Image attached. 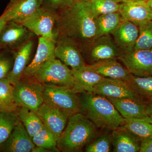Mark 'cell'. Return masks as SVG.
<instances>
[{
	"instance_id": "cell-1",
	"label": "cell",
	"mask_w": 152,
	"mask_h": 152,
	"mask_svg": "<svg viewBox=\"0 0 152 152\" xmlns=\"http://www.w3.org/2000/svg\"><path fill=\"white\" fill-rule=\"evenodd\" d=\"M55 32L73 40L80 48L96 37L95 18L90 1L78 2L57 15Z\"/></svg>"
},
{
	"instance_id": "cell-2",
	"label": "cell",
	"mask_w": 152,
	"mask_h": 152,
	"mask_svg": "<svg viewBox=\"0 0 152 152\" xmlns=\"http://www.w3.org/2000/svg\"><path fill=\"white\" fill-rule=\"evenodd\" d=\"M79 94L81 113L97 128L113 131L124 124L125 118L107 98L92 92Z\"/></svg>"
},
{
	"instance_id": "cell-3",
	"label": "cell",
	"mask_w": 152,
	"mask_h": 152,
	"mask_svg": "<svg viewBox=\"0 0 152 152\" xmlns=\"http://www.w3.org/2000/svg\"><path fill=\"white\" fill-rule=\"evenodd\" d=\"M97 128L81 113L69 117L66 126L58 141L59 151H82L97 137Z\"/></svg>"
},
{
	"instance_id": "cell-4",
	"label": "cell",
	"mask_w": 152,
	"mask_h": 152,
	"mask_svg": "<svg viewBox=\"0 0 152 152\" xmlns=\"http://www.w3.org/2000/svg\"><path fill=\"white\" fill-rule=\"evenodd\" d=\"M80 48L85 63L88 65L107 60H118L123 53L111 34L96 38Z\"/></svg>"
},
{
	"instance_id": "cell-5",
	"label": "cell",
	"mask_w": 152,
	"mask_h": 152,
	"mask_svg": "<svg viewBox=\"0 0 152 152\" xmlns=\"http://www.w3.org/2000/svg\"><path fill=\"white\" fill-rule=\"evenodd\" d=\"M33 78L44 86H64L72 88L75 84L73 71L58 59L46 63Z\"/></svg>"
},
{
	"instance_id": "cell-6",
	"label": "cell",
	"mask_w": 152,
	"mask_h": 152,
	"mask_svg": "<svg viewBox=\"0 0 152 152\" xmlns=\"http://www.w3.org/2000/svg\"><path fill=\"white\" fill-rule=\"evenodd\" d=\"M43 100L45 103L60 109L70 116L81 113L78 96L68 87L44 86Z\"/></svg>"
},
{
	"instance_id": "cell-7",
	"label": "cell",
	"mask_w": 152,
	"mask_h": 152,
	"mask_svg": "<svg viewBox=\"0 0 152 152\" xmlns=\"http://www.w3.org/2000/svg\"><path fill=\"white\" fill-rule=\"evenodd\" d=\"M56 17V15L41 7L21 24L35 36L56 41L55 26Z\"/></svg>"
},
{
	"instance_id": "cell-8",
	"label": "cell",
	"mask_w": 152,
	"mask_h": 152,
	"mask_svg": "<svg viewBox=\"0 0 152 152\" xmlns=\"http://www.w3.org/2000/svg\"><path fill=\"white\" fill-rule=\"evenodd\" d=\"M44 85L37 81L20 80L15 86L14 96L18 107L24 106L37 112L44 103Z\"/></svg>"
},
{
	"instance_id": "cell-9",
	"label": "cell",
	"mask_w": 152,
	"mask_h": 152,
	"mask_svg": "<svg viewBox=\"0 0 152 152\" xmlns=\"http://www.w3.org/2000/svg\"><path fill=\"white\" fill-rule=\"evenodd\" d=\"M118 60L133 75L152 77V49L133 50L129 53H123Z\"/></svg>"
},
{
	"instance_id": "cell-10",
	"label": "cell",
	"mask_w": 152,
	"mask_h": 152,
	"mask_svg": "<svg viewBox=\"0 0 152 152\" xmlns=\"http://www.w3.org/2000/svg\"><path fill=\"white\" fill-rule=\"evenodd\" d=\"M55 53L56 58L70 67L72 70L78 69L86 64L78 45L66 37L57 36Z\"/></svg>"
},
{
	"instance_id": "cell-11",
	"label": "cell",
	"mask_w": 152,
	"mask_h": 152,
	"mask_svg": "<svg viewBox=\"0 0 152 152\" xmlns=\"http://www.w3.org/2000/svg\"><path fill=\"white\" fill-rule=\"evenodd\" d=\"M35 37L22 24L8 22L0 34V50H15Z\"/></svg>"
},
{
	"instance_id": "cell-12",
	"label": "cell",
	"mask_w": 152,
	"mask_h": 152,
	"mask_svg": "<svg viewBox=\"0 0 152 152\" xmlns=\"http://www.w3.org/2000/svg\"><path fill=\"white\" fill-rule=\"evenodd\" d=\"M56 41L44 37H38L37 48L34 58L25 69L23 75L33 78L46 63L56 58Z\"/></svg>"
},
{
	"instance_id": "cell-13",
	"label": "cell",
	"mask_w": 152,
	"mask_h": 152,
	"mask_svg": "<svg viewBox=\"0 0 152 152\" xmlns=\"http://www.w3.org/2000/svg\"><path fill=\"white\" fill-rule=\"evenodd\" d=\"M36 112L44 126L59 139L66 126L70 116L60 109L45 103Z\"/></svg>"
},
{
	"instance_id": "cell-14",
	"label": "cell",
	"mask_w": 152,
	"mask_h": 152,
	"mask_svg": "<svg viewBox=\"0 0 152 152\" xmlns=\"http://www.w3.org/2000/svg\"><path fill=\"white\" fill-rule=\"evenodd\" d=\"M118 12L123 20L132 22L137 26L152 20V10L147 1L126 0L119 4Z\"/></svg>"
},
{
	"instance_id": "cell-15",
	"label": "cell",
	"mask_w": 152,
	"mask_h": 152,
	"mask_svg": "<svg viewBox=\"0 0 152 152\" xmlns=\"http://www.w3.org/2000/svg\"><path fill=\"white\" fill-rule=\"evenodd\" d=\"M91 92L107 98H131L143 101L126 82L109 78L94 87Z\"/></svg>"
},
{
	"instance_id": "cell-16",
	"label": "cell",
	"mask_w": 152,
	"mask_h": 152,
	"mask_svg": "<svg viewBox=\"0 0 152 152\" xmlns=\"http://www.w3.org/2000/svg\"><path fill=\"white\" fill-rule=\"evenodd\" d=\"M42 0H16L10 2L2 16L7 22L21 24L42 7Z\"/></svg>"
},
{
	"instance_id": "cell-17",
	"label": "cell",
	"mask_w": 152,
	"mask_h": 152,
	"mask_svg": "<svg viewBox=\"0 0 152 152\" xmlns=\"http://www.w3.org/2000/svg\"><path fill=\"white\" fill-rule=\"evenodd\" d=\"M35 146L31 138L19 119L7 140L0 146L6 152H29Z\"/></svg>"
},
{
	"instance_id": "cell-18",
	"label": "cell",
	"mask_w": 152,
	"mask_h": 152,
	"mask_svg": "<svg viewBox=\"0 0 152 152\" xmlns=\"http://www.w3.org/2000/svg\"><path fill=\"white\" fill-rule=\"evenodd\" d=\"M139 32L137 26L132 22L123 20L111 35L123 53L134 50Z\"/></svg>"
},
{
	"instance_id": "cell-19",
	"label": "cell",
	"mask_w": 152,
	"mask_h": 152,
	"mask_svg": "<svg viewBox=\"0 0 152 152\" xmlns=\"http://www.w3.org/2000/svg\"><path fill=\"white\" fill-rule=\"evenodd\" d=\"M73 73L75 84L72 90L76 94L91 92L94 87L106 79L92 70L87 64L78 69L73 71Z\"/></svg>"
},
{
	"instance_id": "cell-20",
	"label": "cell",
	"mask_w": 152,
	"mask_h": 152,
	"mask_svg": "<svg viewBox=\"0 0 152 152\" xmlns=\"http://www.w3.org/2000/svg\"><path fill=\"white\" fill-rule=\"evenodd\" d=\"M111 140L113 151L139 152L141 140L122 126L112 131Z\"/></svg>"
},
{
	"instance_id": "cell-21",
	"label": "cell",
	"mask_w": 152,
	"mask_h": 152,
	"mask_svg": "<svg viewBox=\"0 0 152 152\" xmlns=\"http://www.w3.org/2000/svg\"><path fill=\"white\" fill-rule=\"evenodd\" d=\"M34 38L28 41L15 51V61L12 69L7 78L11 83L15 86L21 80L24 72L29 61L34 46Z\"/></svg>"
},
{
	"instance_id": "cell-22",
	"label": "cell",
	"mask_w": 152,
	"mask_h": 152,
	"mask_svg": "<svg viewBox=\"0 0 152 152\" xmlns=\"http://www.w3.org/2000/svg\"><path fill=\"white\" fill-rule=\"evenodd\" d=\"M107 98L125 119L148 116L147 103L144 101L131 98Z\"/></svg>"
},
{
	"instance_id": "cell-23",
	"label": "cell",
	"mask_w": 152,
	"mask_h": 152,
	"mask_svg": "<svg viewBox=\"0 0 152 152\" xmlns=\"http://www.w3.org/2000/svg\"><path fill=\"white\" fill-rule=\"evenodd\" d=\"M88 66L92 70L106 78L127 82L132 75L116 59L107 60Z\"/></svg>"
},
{
	"instance_id": "cell-24",
	"label": "cell",
	"mask_w": 152,
	"mask_h": 152,
	"mask_svg": "<svg viewBox=\"0 0 152 152\" xmlns=\"http://www.w3.org/2000/svg\"><path fill=\"white\" fill-rule=\"evenodd\" d=\"M121 126L138 137L141 140L152 137V118L148 116L125 119Z\"/></svg>"
},
{
	"instance_id": "cell-25",
	"label": "cell",
	"mask_w": 152,
	"mask_h": 152,
	"mask_svg": "<svg viewBox=\"0 0 152 152\" xmlns=\"http://www.w3.org/2000/svg\"><path fill=\"white\" fill-rule=\"evenodd\" d=\"M16 112L19 119L32 138L44 126L40 118L34 111L24 106L19 107Z\"/></svg>"
},
{
	"instance_id": "cell-26",
	"label": "cell",
	"mask_w": 152,
	"mask_h": 152,
	"mask_svg": "<svg viewBox=\"0 0 152 152\" xmlns=\"http://www.w3.org/2000/svg\"><path fill=\"white\" fill-rule=\"evenodd\" d=\"M14 90L15 86L7 78L0 80V112H16L18 110Z\"/></svg>"
},
{
	"instance_id": "cell-27",
	"label": "cell",
	"mask_w": 152,
	"mask_h": 152,
	"mask_svg": "<svg viewBox=\"0 0 152 152\" xmlns=\"http://www.w3.org/2000/svg\"><path fill=\"white\" fill-rule=\"evenodd\" d=\"M122 21L119 12L105 14L97 17L95 18L96 37L111 34Z\"/></svg>"
},
{
	"instance_id": "cell-28",
	"label": "cell",
	"mask_w": 152,
	"mask_h": 152,
	"mask_svg": "<svg viewBox=\"0 0 152 152\" xmlns=\"http://www.w3.org/2000/svg\"><path fill=\"white\" fill-rule=\"evenodd\" d=\"M126 82L145 102L147 104L152 101V77H139L132 75Z\"/></svg>"
},
{
	"instance_id": "cell-29",
	"label": "cell",
	"mask_w": 152,
	"mask_h": 152,
	"mask_svg": "<svg viewBox=\"0 0 152 152\" xmlns=\"http://www.w3.org/2000/svg\"><path fill=\"white\" fill-rule=\"evenodd\" d=\"M19 120L16 111L0 112V146L8 138Z\"/></svg>"
},
{
	"instance_id": "cell-30",
	"label": "cell",
	"mask_w": 152,
	"mask_h": 152,
	"mask_svg": "<svg viewBox=\"0 0 152 152\" xmlns=\"http://www.w3.org/2000/svg\"><path fill=\"white\" fill-rule=\"evenodd\" d=\"M32 140L37 146L53 150L54 152H59L57 147L58 138L44 125Z\"/></svg>"
},
{
	"instance_id": "cell-31",
	"label": "cell",
	"mask_w": 152,
	"mask_h": 152,
	"mask_svg": "<svg viewBox=\"0 0 152 152\" xmlns=\"http://www.w3.org/2000/svg\"><path fill=\"white\" fill-rule=\"evenodd\" d=\"M138 37L134 50L152 49V20L140 24Z\"/></svg>"
},
{
	"instance_id": "cell-32",
	"label": "cell",
	"mask_w": 152,
	"mask_h": 152,
	"mask_svg": "<svg viewBox=\"0 0 152 152\" xmlns=\"http://www.w3.org/2000/svg\"><path fill=\"white\" fill-rule=\"evenodd\" d=\"M91 10L95 18L105 14L118 12L119 4L113 0H91Z\"/></svg>"
},
{
	"instance_id": "cell-33",
	"label": "cell",
	"mask_w": 152,
	"mask_h": 152,
	"mask_svg": "<svg viewBox=\"0 0 152 152\" xmlns=\"http://www.w3.org/2000/svg\"><path fill=\"white\" fill-rule=\"evenodd\" d=\"M110 134H105L97 137L85 148L87 152H109L112 148Z\"/></svg>"
},
{
	"instance_id": "cell-34",
	"label": "cell",
	"mask_w": 152,
	"mask_h": 152,
	"mask_svg": "<svg viewBox=\"0 0 152 152\" xmlns=\"http://www.w3.org/2000/svg\"><path fill=\"white\" fill-rule=\"evenodd\" d=\"M14 61V50H0V80L7 78L13 67Z\"/></svg>"
},
{
	"instance_id": "cell-35",
	"label": "cell",
	"mask_w": 152,
	"mask_h": 152,
	"mask_svg": "<svg viewBox=\"0 0 152 152\" xmlns=\"http://www.w3.org/2000/svg\"><path fill=\"white\" fill-rule=\"evenodd\" d=\"M73 4L72 0H42V7L57 15Z\"/></svg>"
},
{
	"instance_id": "cell-36",
	"label": "cell",
	"mask_w": 152,
	"mask_h": 152,
	"mask_svg": "<svg viewBox=\"0 0 152 152\" xmlns=\"http://www.w3.org/2000/svg\"><path fill=\"white\" fill-rule=\"evenodd\" d=\"M140 152H152V137L141 141Z\"/></svg>"
},
{
	"instance_id": "cell-37",
	"label": "cell",
	"mask_w": 152,
	"mask_h": 152,
	"mask_svg": "<svg viewBox=\"0 0 152 152\" xmlns=\"http://www.w3.org/2000/svg\"><path fill=\"white\" fill-rule=\"evenodd\" d=\"M31 152H54L53 150L49 149L46 148H43V147H38L35 146L32 149Z\"/></svg>"
},
{
	"instance_id": "cell-38",
	"label": "cell",
	"mask_w": 152,
	"mask_h": 152,
	"mask_svg": "<svg viewBox=\"0 0 152 152\" xmlns=\"http://www.w3.org/2000/svg\"><path fill=\"white\" fill-rule=\"evenodd\" d=\"M146 111L148 116L152 118V101L147 104Z\"/></svg>"
},
{
	"instance_id": "cell-39",
	"label": "cell",
	"mask_w": 152,
	"mask_h": 152,
	"mask_svg": "<svg viewBox=\"0 0 152 152\" xmlns=\"http://www.w3.org/2000/svg\"><path fill=\"white\" fill-rule=\"evenodd\" d=\"M7 23L2 16L0 17V34Z\"/></svg>"
},
{
	"instance_id": "cell-40",
	"label": "cell",
	"mask_w": 152,
	"mask_h": 152,
	"mask_svg": "<svg viewBox=\"0 0 152 152\" xmlns=\"http://www.w3.org/2000/svg\"><path fill=\"white\" fill-rule=\"evenodd\" d=\"M91 0H72L73 4L78 2H89Z\"/></svg>"
},
{
	"instance_id": "cell-41",
	"label": "cell",
	"mask_w": 152,
	"mask_h": 152,
	"mask_svg": "<svg viewBox=\"0 0 152 152\" xmlns=\"http://www.w3.org/2000/svg\"><path fill=\"white\" fill-rule=\"evenodd\" d=\"M148 5L150 7L151 9L152 10V0H148L147 1Z\"/></svg>"
},
{
	"instance_id": "cell-42",
	"label": "cell",
	"mask_w": 152,
	"mask_h": 152,
	"mask_svg": "<svg viewBox=\"0 0 152 152\" xmlns=\"http://www.w3.org/2000/svg\"><path fill=\"white\" fill-rule=\"evenodd\" d=\"M113 1H114L115 2L118 3V4H120V3L125 1L126 0H113Z\"/></svg>"
},
{
	"instance_id": "cell-43",
	"label": "cell",
	"mask_w": 152,
	"mask_h": 152,
	"mask_svg": "<svg viewBox=\"0 0 152 152\" xmlns=\"http://www.w3.org/2000/svg\"><path fill=\"white\" fill-rule=\"evenodd\" d=\"M133 1H147V0H133Z\"/></svg>"
},
{
	"instance_id": "cell-44",
	"label": "cell",
	"mask_w": 152,
	"mask_h": 152,
	"mask_svg": "<svg viewBox=\"0 0 152 152\" xmlns=\"http://www.w3.org/2000/svg\"><path fill=\"white\" fill-rule=\"evenodd\" d=\"M15 1H16V0H10V2H13Z\"/></svg>"
},
{
	"instance_id": "cell-45",
	"label": "cell",
	"mask_w": 152,
	"mask_h": 152,
	"mask_svg": "<svg viewBox=\"0 0 152 152\" xmlns=\"http://www.w3.org/2000/svg\"><path fill=\"white\" fill-rule=\"evenodd\" d=\"M148 1V0H147V1Z\"/></svg>"
}]
</instances>
